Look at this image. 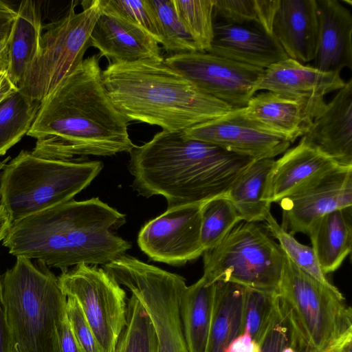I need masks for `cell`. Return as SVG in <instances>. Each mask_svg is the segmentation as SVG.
Here are the masks:
<instances>
[{"label":"cell","instance_id":"19","mask_svg":"<svg viewBox=\"0 0 352 352\" xmlns=\"http://www.w3.org/2000/svg\"><path fill=\"white\" fill-rule=\"evenodd\" d=\"M341 166L307 142L303 138L274 161L266 199L278 203L313 181Z\"/></svg>","mask_w":352,"mask_h":352},{"label":"cell","instance_id":"40","mask_svg":"<svg viewBox=\"0 0 352 352\" xmlns=\"http://www.w3.org/2000/svg\"><path fill=\"white\" fill-rule=\"evenodd\" d=\"M58 340L59 352H83L73 334L67 316L58 327Z\"/></svg>","mask_w":352,"mask_h":352},{"label":"cell","instance_id":"38","mask_svg":"<svg viewBox=\"0 0 352 352\" xmlns=\"http://www.w3.org/2000/svg\"><path fill=\"white\" fill-rule=\"evenodd\" d=\"M16 10L0 0V72H6L9 65V45Z\"/></svg>","mask_w":352,"mask_h":352},{"label":"cell","instance_id":"7","mask_svg":"<svg viewBox=\"0 0 352 352\" xmlns=\"http://www.w3.org/2000/svg\"><path fill=\"white\" fill-rule=\"evenodd\" d=\"M278 295L298 352H322L352 331V309L341 292L301 270L286 255Z\"/></svg>","mask_w":352,"mask_h":352},{"label":"cell","instance_id":"8","mask_svg":"<svg viewBox=\"0 0 352 352\" xmlns=\"http://www.w3.org/2000/svg\"><path fill=\"white\" fill-rule=\"evenodd\" d=\"M203 256L202 276L210 283H233L278 293L285 254L258 223H239Z\"/></svg>","mask_w":352,"mask_h":352},{"label":"cell","instance_id":"31","mask_svg":"<svg viewBox=\"0 0 352 352\" xmlns=\"http://www.w3.org/2000/svg\"><path fill=\"white\" fill-rule=\"evenodd\" d=\"M113 352H158L152 322L139 300L133 294L127 299L126 323Z\"/></svg>","mask_w":352,"mask_h":352},{"label":"cell","instance_id":"5","mask_svg":"<svg viewBox=\"0 0 352 352\" xmlns=\"http://www.w3.org/2000/svg\"><path fill=\"white\" fill-rule=\"evenodd\" d=\"M16 258L2 276L1 302L11 346L20 352H59L58 329L66 317L67 296L52 272L29 258Z\"/></svg>","mask_w":352,"mask_h":352},{"label":"cell","instance_id":"14","mask_svg":"<svg viewBox=\"0 0 352 352\" xmlns=\"http://www.w3.org/2000/svg\"><path fill=\"white\" fill-rule=\"evenodd\" d=\"M186 137L218 146L252 160L274 159L291 142L245 117L241 109L183 131Z\"/></svg>","mask_w":352,"mask_h":352},{"label":"cell","instance_id":"2","mask_svg":"<svg viewBox=\"0 0 352 352\" xmlns=\"http://www.w3.org/2000/svg\"><path fill=\"white\" fill-rule=\"evenodd\" d=\"M124 223V214L98 197L72 199L12 222L3 245L16 257L61 270L104 266L131 248L113 232Z\"/></svg>","mask_w":352,"mask_h":352},{"label":"cell","instance_id":"20","mask_svg":"<svg viewBox=\"0 0 352 352\" xmlns=\"http://www.w3.org/2000/svg\"><path fill=\"white\" fill-rule=\"evenodd\" d=\"M272 35L289 58L302 64L314 60L319 38L316 0H280Z\"/></svg>","mask_w":352,"mask_h":352},{"label":"cell","instance_id":"30","mask_svg":"<svg viewBox=\"0 0 352 352\" xmlns=\"http://www.w3.org/2000/svg\"><path fill=\"white\" fill-rule=\"evenodd\" d=\"M280 0H214V22L255 28L272 35Z\"/></svg>","mask_w":352,"mask_h":352},{"label":"cell","instance_id":"23","mask_svg":"<svg viewBox=\"0 0 352 352\" xmlns=\"http://www.w3.org/2000/svg\"><path fill=\"white\" fill-rule=\"evenodd\" d=\"M241 111L260 126L291 143L307 133L313 120L303 103L270 91L254 94Z\"/></svg>","mask_w":352,"mask_h":352},{"label":"cell","instance_id":"44","mask_svg":"<svg viewBox=\"0 0 352 352\" xmlns=\"http://www.w3.org/2000/svg\"><path fill=\"white\" fill-rule=\"evenodd\" d=\"M11 220L5 208L0 204V241L6 237L11 226Z\"/></svg>","mask_w":352,"mask_h":352},{"label":"cell","instance_id":"24","mask_svg":"<svg viewBox=\"0 0 352 352\" xmlns=\"http://www.w3.org/2000/svg\"><path fill=\"white\" fill-rule=\"evenodd\" d=\"M307 234L322 272L326 275L335 272L351 251V207L324 214Z\"/></svg>","mask_w":352,"mask_h":352},{"label":"cell","instance_id":"37","mask_svg":"<svg viewBox=\"0 0 352 352\" xmlns=\"http://www.w3.org/2000/svg\"><path fill=\"white\" fill-rule=\"evenodd\" d=\"M66 316L73 334L83 352H101L80 307L71 297H67Z\"/></svg>","mask_w":352,"mask_h":352},{"label":"cell","instance_id":"9","mask_svg":"<svg viewBox=\"0 0 352 352\" xmlns=\"http://www.w3.org/2000/svg\"><path fill=\"white\" fill-rule=\"evenodd\" d=\"M76 13L72 4L59 20L43 25L40 46L19 90L41 102L83 61L90 36L103 10V1H84Z\"/></svg>","mask_w":352,"mask_h":352},{"label":"cell","instance_id":"46","mask_svg":"<svg viewBox=\"0 0 352 352\" xmlns=\"http://www.w3.org/2000/svg\"><path fill=\"white\" fill-rule=\"evenodd\" d=\"M0 167H1V162H0Z\"/></svg>","mask_w":352,"mask_h":352},{"label":"cell","instance_id":"15","mask_svg":"<svg viewBox=\"0 0 352 352\" xmlns=\"http://www.w3.org/2000/svg\"><path fill=\"white\" fill-rule=\"evenodd\" d=\"M278 204L283 211L281 226L293 235L307 234L324 214L352 206V167L338 166Z\"/></svg>","mask_w":352,"mask_h":352},{"label":"cell","instance_id":"17","mask_svg":"<svg viewBox=\"0 0 352 352\" xmlns=\"http://www.w3.org/2000/svg\"><path fill=\"white\" fill-rule=\"evenodd\" d=\"M103 1V10L92 30L89 45L111 63L164 60L159 43L144 30Z\"/></svg>","mask_w":352,"mask_h":352},{"label":"cell","instance_id":"1","mask_svg":"<svg viewBox=\"0 0 352 352\" xmlns=\"http://www.w3.org/2000/svg\"><path fill=\"white\" fill-rule=\"evenodd\" d=\"M127 126L105 89L99 58L93 55L41 102L27 135L36 140L34 155L72 161L129 153L135 144Z\"/></svg>","mask_w":352,"mask_h":352},{"label":"cell","instance_id":"22","mask_svg":"<svg viewBox=\"0 0 352 352\" xmlns=\"http://www.w3.org/2000/svg\"><path fill=\"white\" fill-rule=\"evenodd\" d=\"M319 38L314 67L324 72L352 69V14L338 0H316Z\"/></svg>","mask_w":352,"mask_h":352},{"label":"cell","instance_id":"18","mask_svg":"<svg viewBox=\"0 0 352 352\" xmlns=\"http://www.w3.org/2000/svg\"><path fill=\"white\" fill-rule=\"evenodd\" d=\"M301 138L341 166L352 167V79L312 120Z\"/></svg>","mask_w":352,"mask_h":352},{"label":"cell","instance_id":"4","mask_svg":"<svg viewBox=\"0 0 352 352\" xmlns=\"http://www.w3.org/2000/svg\"><path fill=\"white\" fill-rule=\"evenodd\" d=\"M107 94L129 121L183 131L233 109L197 88L164 60L110 63L102 71Z\"/></svg>","mask_w":352,"mask_h":352},{"label":"cell","instance_id":"12","mask_svg":"<svg viewBox=\"0 0 352 352\" xmlns=\"http://www.w3.org/2000/svg\"><path fill=\"white\" fill-rule=\"evenodd\" d=\"M164 61L199 90L232 109L247 105L255 94V83L264 72L259 67L199 51L174 54Z\"/></svg>","mask_w":352,"mask_h":352},{"label":"cell","instance_id":"43","mask_svg":"<svg viewBox=\"0 0 352 352\" xmlns=\"http://www.w3.org/2000/svg\"><path fill=\"white\" fill-rule=\"evenodd\" d=\"M18 88L9 78L6 72H0V103Z\"/></svg>","mask_w":352,"mask_h":352},{"label":"cell","instance_id":"28","mask_svg":"<svg viewBox=\"0 0 352 352\" xmlns=\"http://www.w3.org/2000/svg\"><path fill=\"white\" fill-rule=\"evenodd\" d=\"M215 283L201 276L184 289L180 316L188 352H204L211 325Z\"/></svg>","mask_w":352,"mask_h":352},{"label":"cell","instance_id":"6","mask_svg":"<svg viewBox=\"0 0 352 352\" xmlns=\"http://www.w3.org/2000/svg\"><path fill=\"white\" fill-rule=\"evenodd\" d=\"M102 168L100 161L52 160L21 151L1 172L0 204L16 221L73 199Z\"/></svg>","mask_w":352,"mask_h":352},{"label":"cell","instance_id":"13","mask_svg":"<svg viewBox=\"0 0 352 352\" xmlns=\"http://www.w3.org/2000/svg\"><path fill=\"white\" fill-rule=\"evenodd\" d=\"M202 204L179 206L148 221L140 230L138 244L151 259L180 266L204 253L201 243Z\"/></svg>","mask_w":352,"mask_h":352},{"label":"cell","instance_id":"41","mask_svg":"<svg viewBox=\"0 0 352 352\" xmlns=\"http://www.w3.org/2000/svg\"><path fill=\"white\" fill-rule=\"evenodd\" d=\"M322 352H352V331L344 334Z\"/></svg>","mask_w":352,"mask_h":352},{"label":"cell","instance_id":"36","mask_svg":"<svg viewBox=\"0 0 352 352\" xmlns=\"http://www.w3.org/2000/svg\"><path fill=\"white\" fill-rule=\"evenodd\" d=\"M111 8L148 32L158 43L161 36L155 12L149 0H104Z\"/></svg>","mask_w":352,"mask_h":352},{"label":"cell","instance_id":"29","mask_svg":"<svg viewBox=\"0 0 352 352\" xmlns=\"http://www.w3.org/2000/svg\"><path fill=\"white\" fill-rule=\"evenodd\" d=\"M40 104L19 89L0 103V157L27 135Z\"/></svg>","mask_w":352,"mask_h":352},{"label":"cell","instance_id":"39","mask_svg":"<svg viewBox=\"0 0 352 352\" xmlns=\"http://www.w3.org/2000/svg\"><path fill=\"white\" fill-rule=\"evenodd\" d=\"M289 341V328L279 305V309L261 342L260 352H282Z\"/></svg>","mask_w":352,"mask_h":352},{"label":"cell","instance_id":"33","mask_svg":"<svg viewBox=\"0 0 352 352\" xmlns=\"http://www.w3.org/2000/svg\"><path fill=\"white\" fill-rule=\"evenodd\" d=\"M173 3L198 51L207 52L214 36V0H173Z\"/></svg>","mask_w":352,"mask_h":352},{"label":"cell","instance_id":"11","mask_svg":"<svg viewBox=\"0 0 352 352\" xmlns=\"http://www.w3.org/2000/svg\"><path fill=\"white\" fill-rule=\"evenodd\" d=\"M58 278L63 294L80 307L101 352H113L126 323L124 289L96 265L80 264L63 270Z\"/></svg>","mask_w":352,"mask_h":352},{"label":"cell","instance_id":"45","mask_svg":"<svg viewBox=\"0 0 352 352\" xmlns=\"http://www.w3.org/2000/svg\"><path fill=\"white\" fill-rule=\"evenodd\" d=\"M2 295V276L0 275V298Z\"/></svg>","mask_w":352,"mask_h":352},{"label":"cell","instance_id":"16","mask_svg":"<svg viewBox=\"0 0 352 352\" xmlns=\"http://www.w3.org/2000/svg\"><path fill=\"white\" fill-rule=\"evenodd\" d=\"M340 73L324 72L287 58L264 69L254 87V93L275 92L303 103L313 119L322 111L324 96L345 85Z\"/></svg>","mask_w":352,"mask_h":352},{"label":"cell","instance_id":"32","mask_svg":"<svg viewBox=\"0 0 352 352\" xmlns=\"http://www.w3.org/2000/svg\"><path fill=\"white\" fill-rule=\"evenodd\" d=\"M241 221L233 204L224 195L203 203L200 237L204 251L216 247Z\"/></svg>","mask_w":352,"mask_h":352},{"label":"cell","instance_id":"42","mask_svg":"<svg viewBox=\"0 0 352 352\" xmlns=\"http://www.w3.org/2000/svg\"><path fill=\"white\" fill-rule=\"evenodd\" d=\"M8 329L5 320L3 309L2 307L1 297L0 298V352H12Z\"/></svg>","mask_w":352,"mask_h":352},{"label":"cell","instance_id":"3","mask_svg":"<svg viewBox=\"0 0 352 352\" xmlns=\"http://www.w3.org/2000/svg\"><path fill=\"white\" fill-rule=\"evenodd\" d=\"M133 188L143 197L161 195L167 208L203 204L224 195L254 160L162 130L129 152Z\"/></svg>","mask_w":352,"mask_h":352},{"label":"cell","instance_id":"21","mask_svg":"<svg viewBox=\"0 0 352 352\" xmlns=\"http://www.w3.org/2000/svg\"><path fill=\"white\" fill-rule=\"evenodd\" d=\"M213 28L207 52L263 69L288 58L273 36L263 31L223 22H214Z\"/></svg>","mask_w":352,"mask_h":352},{"label":"cell","instance_id":"26","mask_svg":"<svg viewBox=\"0 0 352 352\" xmlns=\"http://www.w3.org/2000/svg\"><path fill=\"white\" fill-rule=\"evenodd\" d=\"M246 287L233 283H215L212 320L204 352H227L241 331Z\"/></svg>","mask_w":352,"mask_h":352},{"label":"cell","instance_id":"10","mask_svg":"<svg viewBox=\"0 0 352 352\" xmlns=\"http://www.w3.org/2000/svg\"><path fill=\"white\" fill-rule=\"evenodd\" d=\"M104 269L143 306L155 333L158 352H188L180 316L187 287L182 276L126 254Z\"/></svg>","mask_w":352,"mask_h":352},{"label":"cell","instance_id":"27","mask_svg":"<svg viewBox=\"0 0 352 352\" xmlns=\"http://www.w3.org/2000/svg\"><path fill=\"white\" fill-rule=\"evenodd\" d=\"M274 159L253 160L234 181L224 196L233 204L243 221H265L271 204L266 199Z\"/></svg>","mask_w":352,"mask_h":352},{"label":"cell","instance_id":"35","mask_svg":"<svg viewBox=\"0 0 352 352\" xmlns=\"http://www.w3.org/2000/svg\"><path fill=\"white\" fill-rule=\"evenodd\" d=\"M149 1L157 18L161 36L160 44L164 49L174 54L198 51L179 19L173 0Z\"/></svg>","mask_w":352,"mask_h":352},{"label":"cell","instance_id":"25","mask_svg":"<svg viewBox=\"0 0 352 352\" xmlns=\"http://www.w3.org/2000/svg\"><path fill=\"white\" fill-rule=\"evenodd\" d=\"M43 30L40 7L33 1H21L10 41L7 72L17 88L37 55Z\"/></svg>","mask_w":352,"mask_h":352},{"label":"cell","instance_id":"34","mask_svg":"<svg viewBox=\"0 0 352 352\" xmlns=\"http://www.w3.org/2000/svg\"><path fill=\"white\" fill-rule=\"evenodd\" d=\"M265 222L269 234L278 241L285 255L294 264L322 284L330 287H336L322 272L311 247L298 241L293 234L278 223L271 212Z\"/></svg>","mask_w":352,"mask_h":352}]
</instances>
